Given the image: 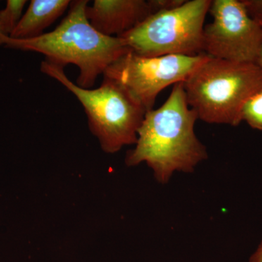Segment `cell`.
<instances>
[{
    "instance_id": "obj_1",
    "label": "cell",
    "mask_w": 262,
    "mask_h": 262,
    "mask_svg": "<svg viewBox=\"0 0 262 262\" xmlns=\"http://www.w3.org/2000/svg\"><path fill=\"white\" fill-rule=\"evenodd\" d=\"M198 115L188 104L184 83L175 84L165 102L146 112L138 130L134 149L127 153V166L146 163L160 184H167L175 172L193 173L208 159L206 146L196 137Z\"/></svg>"
},
{
    "instance_id": "obj_2",
    "label": "cell",
    "mask_w": 262,
    "mask_h": 262,
    "mask_svg": "<svg viewBox=\"0 0 262 262\" xmlns=\"http://www.w3.org/2000/svg\"><path fill=\"white\" fill-rule=\"evenodd\" d=\"M87 0L71 2L70 12L54 30L30 39L0 35V45L37 52L61 67L72 63L80 70L77 85L90 89L112 63L130 52L122 38L98 32L86 16Z\"/></svg>"
},
{
    "instance_id": "obj_3",
    "label": "cell",
    "mask_w": 262,
    "mask_h": 262,
    "mask_svg": "<svg viewBox=\"0 0 262 262\" xmlns=\"http://www.w3.org/2000/svg\"><path fill=\"white\" fill-rule=\"evenodd\" d=\"M183 83L188 104L198 119L237 126L245 103L262 89V71L256 63L209 56Z\"/></svg>"
},
{
    "instance_id": "obj_4",
    "label": "cell",
    "mask_w": 262,
    "mask_h": 262,
    "mask_svg": "<svg viewBox=\"0 0 262 262\" xmlns=\"http://www.w3.org/2000/svg\"><path fill=\"white\" fill-rule=\"evenodd\" d=\"M63 69L46 59L40 65L42 73L58 81L79 100L103 151L115 153L136 144L145 110L113 81L103 78L98 89H82L69 79Z\"/></svg>"
},
{
    "instance_id": "obj_5",
    "label": "cell",
    "mask_w": 262,
    "mask_h": 262,
    "mask_svg": "<svg viewBox=\"0 0 262 262\" xmlns=\"http://www.w3.org/2000/svg\"><path fill=\"white\" fill-rule=\"evenodd\" d=\"M211 0H191L175 9L149 15L120 36L138 56H195L203 53V31Z\"/></svg>"
},
{
    "instance_id": "obj_6",
    "label": "cell",
    "mask_w": 262,
    "mask_h": 262,
    "mask_svg": "<svg viewBox=\"0 0 262 262\" xmlns=\"http://www.w3.org/2000/svg\"><path fill=\"white\" fill-rule=\"evenodd\" d=\"M208 57L206 53L144 57L130 51L112 63L103 76L120 86L146 113L153 110L162 91L184 82Z\"/></svg>"
},
{
    "instance_id": "obj_7",
    "label": "cell",
    "mask_w": 262,
    "mask_h": 262,
    "mask_svg": "<svg viewBox=\"0 0 262 262\" xmlns=\"http://www.w3.org/2000/svg\"><path fill=\"white\" fill-rule=\"evenodd\" d=\"M213 17L203 31V53L211 58L256 63L262 48V27L248 14L242 1L213 0Z\"/></svg>"
},
{
    "instance_id": "obj_8",
    "label": "cell",
    "mask_w": 262,
    "mask_h": 262,
    "mask_svg": "<svg viewBox=\"0 0 262 262\" xmlns=\"http://www.w3.org/2000/svg\"><path fill=\"white\" fill-rule=\"evenodd\" d=\"M85 13L93 27L108 37H120L153 14L144 0H96Z\"/></svg>"
},
{
    "instance_id": "obj_9",
    "label": "cell",
    "mask_w": 262,
    "mask_h": 262,
    "mask_svg": "<svg viewBox=\"0 0 262 262\" xmlns=\"http://www.w3.org/2000/svg\"><path fill=\"white\" fill-rule=\"evenodd\" d=\"M70 4L69 0H32L10 37L30 39L42 35Z\"/></svg>"
},
{
    "instance_id": "obj_10",
    "label": "cell",
    "mask_w": 262,
    "mask_h": 262,
    "mask_svg": "<svg viewBox=\"0 0 262 262\" xmlns=\"http://www.w3.org/2000/svg\"><path fill=\"white\" fill-rule=\"evenodd\" d=\"M26 0H8L4 9L0 10V35L10 37L20 19Z\"/></svg>"
},
{
    "instance_id": "obj_11",
    "label": "cell",
    "mask_w": 262,
    "mask_h": 262,
    "mask_svg": "<svg viewBox=\"0 0 262 262\" xmlns=\"http://www.w3.org/2000/svg\"><path fill=\"white\" fill-rule=\"evenodd\" d=\"M241 120L252 128L262 130V89L245 103L241 111Z\"/></svg>"
},
{
    "instance_id": "obj_12",
    "label": "cell",
    "mask_w": 262,
    "mask_h": 262,
    "mask_svg": "<svg viewBox=\"0 0 262 262\" xmlns=\"http://www.w3.org/2000/svg\"><path fill=\"white\" fill-rule=\"evenodd\" d=\"M187 0H149L153 14L160 11L175 9L182 6Z\"/></svg>"
},
{
    "instance_id": "obj_13",
    "label": "cell",
    "mask_w": 262,
    "mask_h": 262,
    "mask_svg": "<svg viewBox=\"0 0 262 262\" xmlns=\"http://www.w3.org/2000/svg\"><path fill=\"white\" fill-rule=\"evenodd\" d=\"M248 14L262 27V0H241Z\"/></svg>"
},
{
    "instance_id": "obj_14",
    "label": "cell",
    "mask_w": 262,
    "mask_h": 262,
    "mask_svg": "<svg viewBox=\"0 0 262 262\" xmlns=\"http://www.w3.org/2000/svg\"><path fill=\"white\" fill-rule=\"evenodd\" d=\"M249 262H262V239L256 251L251 255Z\"/></svg>"
},
{
    "instance_id": "obj_15",
    "label": "cell",
    "mask_w": 262,
    "mask_h": 262,
    "mask_svg": "<svg viewBox=\"0 0 262 262\" xmlns=\"http://www.w3.org/2000/svg\"><path fill=\"white\" fill-rule=\"evenodd\" d=\"M256 64L258 66L261 70L262 71V48L261 50V52H260L259 56H258L257 61H256Z\"/></svg>"
}]
</instances>
